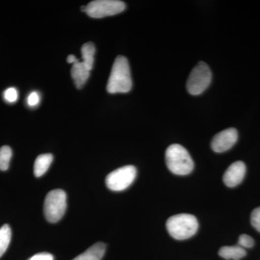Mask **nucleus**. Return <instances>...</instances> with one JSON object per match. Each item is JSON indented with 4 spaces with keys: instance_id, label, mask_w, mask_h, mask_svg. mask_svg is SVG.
<instances>
[{
    "instance_id": "1",
    "label": "nucleus",
    "mask_w": 260,
    "mask_h": 260,
    "mask_svg": "<svg viewBox=\"0 0 260 260\" xmlns=\"http://www.w3.org/2000/svg\"><path fill=\"white\" fill-rule=\"evenodd\" d=\"M133 87L129 62L124 56H118L113 64L107 83V91L110 93H125Z\"/></svg>"
},
{
    "instance_id": "2",
    "label": "nucleus",
    "mask_w": 260,
    "mask_h": 260,
    "mask_svg": "<svg viewBox=\"0 0 260 260\" xmlns=\"http://www.w3.org/2000/svg\"><path fill=\"white\" fill-rule=\"evenodd\" d=\"M166 162L168 169L176 175H187L194 169L189 152L181 145L173 144L167 149Z\"/></svg>"
},
{
    "instance_id": "3",
    "label": "nucleus",
    "mask_w": 260,
    "mask_h": 260,
    "mask_svg": "<svg viewBox=\"0 0 260 260\" xmlns=\"http://www.w3.org/2000/svg\"><path fill=\"white\" fill-rule=\"evenodd\" d=\"M198 219L191 214L181 213L168 219V232L174 239L185 240L193 237L198 230Z\"/></svg>"
},
{
    "instance_id": "4",
    "label": "nucleus",
    "mask_w": 260,
    "mask_h": 260,
    "mask_svg": "<svg viewBox=\"0 0 260 260\" xmlns=\"http://www.w3.org/2000/svg\"><path fill=\"white\" fill-rule=\"evenodd\" d=\"M67 209V194L61 189L49 191L44 200V212L46 218L50 223L60 220Z\"/></svg>"
},
{
    "instance_id": "5",
    "label": "nucleus",
    "mask_w": 260,
    "mask_h": 260,
    "mask_svg": "<svg viewBox=\"0 0 260 260\" xmlns=\"http://www.w3.org/2000/svg\"><path fill=\"white\" fill-rule=\"evenodd\" d=\"M211 80L212 73L209 67L203 61H200L188 78L187 91L192 95H200L209 87Z\"/></svg>"
},
{
    "instance_id": "6",
    "label": "nucleus",
    "mask_w": 260,
    "mask_h": 260,
    "mask_svg": "<svg viewBox=\"0 0 260 260\" xmlns=\"http://www.w3.org/2000/svg\"><path fill=\"white\" fill-rule=\"evenodd\" d=\"M136 176L137 169L134 166H124L111 172L106 179V184L111 190L123 191L133 184Z\"/></svg>"
},
{
    "instance_id": "7",
    "label": "nucleus",
    "mask_w": 260,
    "mask_h": 260,
    "mask_svg": "<svg viewBox=\"0 0 260 260\" xmlns=\"http://www.w3.org/2000/svg\"><path fill=\"white\" fill-rule=\"evenodd\" d=\"M126 8L124 3L118 0H95L90 2L85 13L93 18H102L119 14Z\"/></svg>"
},
{
    "instance_id": "8",
    "label": "nucleus",
    "mask_w": 260,
    "mask_h": 260,
    "mask_svg": "<svg viewBox=\"0 0 260 260\" xmlns=\"http://www.w3.org/2000/svg\"><path fill=\"white\" fill-rule=\"evenodd\" d=\"M238 140V132L234 128L223 130L214 137L211 148L215 153H223L232 148Z\"/></svg>"
},
{
    "instance_id": "9",
    "label": "nucleus",
    "mask_w": 260,
    "mask_h": 260,
    "mask_svg": "<svg viewBox=\"0 0 260 260\" xmlns=\"http://www.w3.org/2000/svg\"><path fill=\"white\" fill-rule=\"evenodd\" d=\"M246 174V165L244 162L237 161L232 164L223 175V182L229 187H235L244 179Z\"/></svg>"
},
{
    "instance_id": "10",
    "label": "nucleus",
    "mask_w": 260,
    "mask_h": 260,
    "mask_svg": "<svg viewBox=\"0 0 260 260\" xmlns=\"http://www.w3.org/2000/svg\"><path fill=\"white\" fill-rule=\"evenodd\" d=\"M90 70L85 66L83 61H79L73 65L71 70L72 78L74 80L77 88H83L90 76Z\"/></svg>"
},
{
    "instance_id": "11",
    "label": "nucleus",
    "mask_w": 260,
    "mask_h": 260,
    "mask_svg": "<svg viewBox=\"0 0 260 260\" xmlns=\"http://www.w3.org/2000/svg\"><path fill=\"white\" fill-rule=\"evenodd\" d=\"M106 247L104 243H96L73 260H102L105 254Z\"/></svg>"
},
{
    "instance_id": "12",
    "label": "nucleus",
    "mask_w": 260,
    "mask_h": 260,
    "mask_svg": "<svg viewBox=\"0 0 260 260\" xmlns=\"http://www.w3.org/2000/svg\"><path fill=\"white\" fill-rule=\"evenodd\" d=\"M53 161V155L50 153L39 155L34 162V173L37 177H41L47 172Z\"/></svg>"
},
{
    "instance_id": "13",
    "label": "nucleus",
    "mask_w": 260,
    "mask_h": 260,
    "mask_svg": "<svg viewBox=\"0 0 260 260\" xmlns=\"http://www.w3.org/2000/svg\"><path fill=\"white\" fill-rule=\"evenodd\" d=\"M219 255L225 259L239 260L246 256L245 249L240 246H226L220 248L218 251Z\"/></svg>"
},
{
    "instance_id": "14",
    "label": "nucleus",
    "mask_w": 260,
    "mask_h": 260,
    "mask_svg": "<svg viewBox=\"0 0 260 260\" xmlns=\"http://www.w3.org/2000/svg\"><path fill=\"white\" fill-rule=\"evenodd\" d=\"M81 53L82 56H83V62L91 71L93 69L94 55L95 53V47L93 43L88 42L83 44L81 48Z\"/></svg>"
},
{
    "instance_id": "15",
    "label": "nucleus",
    "mask_w": 260,
    "mask_h": 260,
    "mask_svg": "<svg viewBox=\"0 0 260 260\" xmlns=\"http://www.w3.org/2000/svg\"><path fill=\"white\" fill-rule=\"evenodd\" d=\"M11 229L8 224L0 228V257L8 249L11 240Z\"/></svg>"
},
{
    "instance_id": "16",
    "label": "nucleus",
    "mask_w": 260,
    "mask_h": 260,
    "mask_svg": "<svg viewBox=\"0 0 260 260\" xmlns=\"http://www.w3.org/2000/svg\"><path fill=\"white\" fill-rule=\"evenodd\" d=\"M12 155L13 152L9 146H3L0 148V170H8Z\"/></svg>"
},
{
    "instance_id": "17",
    "label": "nucleus",
    "mask_w": 260,
    "mask_h": 260,
    "mask_svg": "<svg viewBox=\"0 0 260 260\" xmlns=\"http://www.w3.org/2000/svg\"><path fill=\"white\" fill-rule=\"evenodd\" d=\"M238 245L244 249L251 248L254 245V241L250 236L247 235V234H242L239 238Z\"/></svg>"
},
{
    "instance_id": "18",
    "label": "nucleus",
    "mask_w": 260,
    "mask_h": 260,
    "mask_svg": "<svg viewBox=\"0 0 260 260\" xmlns=\"http://www.w3.org/2000/svg\"><path fill=\"white\" fill-rule=\"evenodd\" d=\"M251 223L252 226L260 233V207L256 208L251 213Z\"/></svg>"
},
{
    "instance_id": "19",
    "label": "nucleus",
    "mask_w": 260,
    "mask_h": 260,
    "mask_svg": "<svg viewBox=\"0 0 260 260\" xmlns=\"http://www.w3.org/2000/svg\"><path fill=\"white\" fill-rule=\"evenodd\" d=\"M4 98L8 102L13 103L18 100V93L16 89L10 88L4 92Z\"/></svg>"
},
{
    "instance_id": "20",
    "label": "nucleus",
    "mask_w": 260,
    "mask_h": 260,
    "mask_svg": "<svg viewBox=\"0 0 260 260\" xmlns=\"http://www.w3.org/2000/svg\"><path fill=\"white\" fill-rule=\"evenodd\" d=\"M40 98L37 92H32L29 94L28 99H27V102L30 107H35L39 103Z\"/></svg>"
},
{
    "instance_id": "21",
    "label": "nucleus",
    "mask_w": 260,
    "mask_h": 260,
    "mask_svg": "<svg viewBox=\"0 0 260 260\" xmlns=\"http://www.w3.org/2000/svg\"><path fill=\"white\" fill-rule=\"evenodd\" d=\"M28 260H54V256L50 253L42 252L35 254Z\"/></svg>"
},
{
    "instance_id": "22",
    "label": "nucleus",
    "mask_w": 260,
    "mask_h": 260,
    "mask_svg": "<svg viewBox=\"0 0 260 260\" xmlns=\"http://www.w3.org/2000/svg\"><path fill=\"white\" fill-rule=\"evenodd\" d=\"M67 61H68V63H71V64H75V63L78 62L79 60L77 59L76 57L73 54H70V55L68 56V59H67Z\"/></svg>"
}]
</instances>
